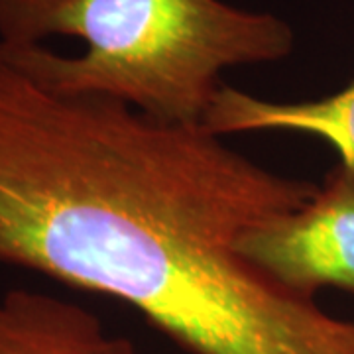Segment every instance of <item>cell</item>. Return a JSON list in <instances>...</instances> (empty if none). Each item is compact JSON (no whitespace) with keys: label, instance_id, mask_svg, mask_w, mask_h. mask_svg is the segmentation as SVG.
Segmentation results:
<instances>
[{"label":"cell","instance_id":"3","mask_svg":"<svg viewBox=\"0 0 354 354\" xmlns=\"http://www.w3.org/2000/svg\"><path fill=\"white\" fill-rule=\"evenodd\" d=\"M236 250L295 293H354V174L341 164L333 167L304 207L248 228Z\"/></svg>","mask_w":354,"mask_h":354},{"label":"cell","instance_id":"2","mask_svg":"<svg viewBox=\"0 0 354 354\" xmlns=\"http://www.w3.org/2000/svg\"><path fill=\"white\" fill-rule=\"evenodd\" d=\"M276 14L223 0H0V57L41 87L201 127L223 71L293 51Z\"/></svg>","mask_w":354,"mask_h":354},{"label":"cell","instance_id":"4","mask_svg":"<svg viewBox=\"0 0 354 354\" xmlns=\"http://www.w3.org/2000/svg\"><path fill=\"white\" fill-rule=\"evenodd\" d=\"M0 354H136V348L83 305L44 291L10 290L0 295Z\"/></svg>","mask_w":354,"mask_h":354},{"label":"cell","instance_id":"1","mask_svg":"<svg viewBox=\"0 0 354 354\" xmlns=\"http://www.w3.org/2000/svg\"><path fill=\"white\" fill-rule=\"evenodd\" d=\"M317 187L0 57V264L130 305L189 354H354V321L236 250Z\"/></svg>","mask_w":354,"mask_h":354},{"label":"cell","instance_id":"5","mask_svg":"<svg viewBox=\"0 0 354 354\" xmlns=\"http://www.w3.org/2000/svg\"><path fill=\"white\" fill-rule=\"evenodd\" d=\"M201 127L215 136L260 130L311 134L330 144L341 156V165L354 174V81L335 95L304 102L264 101L221 85Z\"/></svg>","mask_w":354,"mask_h":354}]
</instances>
